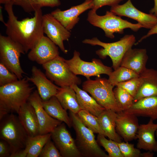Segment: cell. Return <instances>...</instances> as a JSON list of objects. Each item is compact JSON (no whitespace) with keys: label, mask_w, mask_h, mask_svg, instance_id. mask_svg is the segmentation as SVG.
<instances>
[{"label":"cell","mask_w":157,"mask_h":157,"mask_svg":"<svg viewBox=\"0 0 157 157\" xmlns=\"http://www.w3.org/2000/svg\"><path fill=\"white\" fill-rule=\"evenodd\" d=\"M69 115L76 132V144L82 156L108 157L99 146L94 133L83 124L77 114L69 111Z\"/></svg>","instance_id":"cell-6"},{"label":"cell","mask_w":157,"mask_h":157,"mask_svg":"<svg viewBox=\"0 0 157 157\" xmlns=\"http://www.w3.org/2000/svg\"><path fill=\"white\" fill-rule=\"evenodd\" d=\"M117 144L124 157H142V153L140 149L134 147L133 144L125 141Z\"/></svg>","instance_id":"cell-35"},{"label":"cell","mask_w":157,"mask_h":157,"mask_svg":"<svg viewBox=\"0 0 157 157\" xmlns=\"http://www.w3.org/2000/svg\"><path fill=\"white\" fill-rule=\"evenodd\" d=\"M113 86L105 78L97 77L95 80L87 79L83 83V89L89 93L100 105L106 109L118 113L122 111L114 96Z\"/></svg>","instance_id":"cell-7"},{"label":"cell","mask_w":157,"mask_h":157,"mask_svg":"<svg viewBox=\"0 0 157 157\" xmlns=\"http://www.w3.org/2000/svg\"><path fill=\"white\" fill-rule=\"evenodd\" d=\"M58 47L47 37L43 36L28 54L30 60L43 65L59 56Z\"/></svg>","instance_id":"cell-15"},{"label":"cell","mask_w":157,"mask_h":157,"mask_svg":"<svg viewBox=\"0 0 157 157\" xmlns=\"http://www.w3.org/2000/svg\"><path fill=\"white\" fill-rule=\"evenodd\" d=\"M71 87L76 93L77 100L81 109L86 110L97 117L106 109L86 91L80 89L77 85H74Z\"/></svg>","instance_id":"cell-27"},{"label":"cell","mask_w":157,"mask_h":157,"mask_svg":"<svg viewBox=\"0 0 157 157\" xmlns=\"http://www.w3.org/2000/svg\"><path fill=\"white\" fill-rule=\"evenodd\" d=\"M65 110L77 114L81 109L77 100L76 93L71 86L60 87L55 95Z\"/></svg>","instance_id":"cell-28"},{"label":"cell","mask_w":157,"mask_h":157,"mask_svg":"<svg viewBox=\"0 0 157 157\" xmlns=\"http://www.w3.org/2000/svg\"><path fill=\"white\" fill-rule=\"evenodd\" d=\"M140 76L143 81L134 97V102L143 98L157 96V70L146 68Z\"/></svg>","instance_id":"cell-23"},{"label":"cell","mask_w":157,"mask_h":157,"mask_svg":"<svg viewBox=\"0 0 157 157\" xmlns=\"http://www.w3.org/2000/svg\"><path fill=\"white\" fill-rule=\"evenodd\" d=\"M18 80L17 76L4 65L0 63V86L15 82Z\"/></svg>","instance_id":"cell-36"},{"label":"cell","mask_w":157,"mask_h":157,"mask_svg":"<svg viewBox=\"0 0 157 157\" xmlns=\"http://www.w3.org/2000/svg\"><path fill=\"white\" fill-rule=\"evenodd\" d=\"M97 140L107 152L108 157H124L117 142L100 134H98Z\"/></svg>","instance_id":"cell-33"},{"label":"cell","mask_w":157,"mask_h":157,"mask_svg":"<svg viewBox=\"0 0 157 157\" xmlns=\"http://www.w3.org/2000/svg\"><path fill=\"white\" fill-rule=\"evenodd\" d=\"M113 89L117 105L122 111L129 108L134 102V97L124 88L117 86Z\"/></svg>","instance_id":"cell-32"},{"label":"cell","mask_w":157,"mask_h":157,"mask_svg":"<svg viewBox=\"0 0 157 157\" xmlns=\"http://www.w3.org/2000/svg\"><path fill=\"white\" fill-rule=\"evenodd\" d=\"M154 121L150 119L147 124L140 125L136 136L137 148L157 152V141L155 136L157 124L154 123Z\"/></svg>","instance_id":"cell-19"},{"label":"cell","mask_w":157,"mask_h":157,"mask_svg":"<svg viewBox=\"0 0 157 157\" xmlns=\"http://www.w3.org/2000/svg\"><path fill=\"white\" fill-rule=\"evenodd\" d=\"M117 116V113L111 110L106 109L97 117V119L106 137L119 142H122V138L116 130Z\"/></svg>","instance_id":"cell-25"},{"label":"cell","mask_w":157,"mask_h":157,"mask_svg":"<svg viewBox=\"0 0 157 157\" xmlns=\"http://www.w3.org/2000/svg\"><path fill=\"white\" fill-rule=\"evenodd\" d=\"M155 134H156V137H157V130H156V131Z\"/></svg>","instance_id":"cell-45"},{"label":"cell","mask_w":157,"mask_h":157,"mask_svg":"<svg viewBox=\"0 0 157 157\" xmlns=\"http://www.w3.org/2000/svg\"><path fill=\"white\" fill-rule=\"evenodd\" d=\"M137 117L135 115L123 111L117 113L116 131L125 142L136 139L140 125Z\"/></svg>","instance_id":"cell-17"},{"label":"cell","mask_w":157,"mask_h":157,"mask_svg":"<svg viewBox=\"0 0 157 157\" xmlns=\"http://www.w3.org/2000/svg\"><path fill=\"white\" fill-rule=\"evenodd\" d=\"M156 34H157V23L152 28L150 29L146 35L142 37L137 43H135L134 45H137L144 39L152 35Z\"/></svg>","instance_id":"cell-40"},{"label":"cell","mask_w":157,"mask_h":157,"mask_svg":"<svg viewBox=\"0 0 157 157\" xmlns=\"http://www.w3.org/2000/svg\"><path fill=\"white\" fill-rule=\"evenodd\" d=\"M51 133V138L62 157L83 156L64 123L62 122Z\"/></svg>","instance_id":"cell-11"},{"label":"cell","mask_w":157,"mask_h":157,"mask_svg":"<svg viewBox=\"0 0 157 157\" xmlns=\"http://www.w3.org/2000/svg\"><path fill=\"white\" fill-rule=\"evenodd\" d=\"M65 60L59 55L42 65L47 77L60 87L80 84L81 79L72 71Z\"/></svg>","instance_id":"cell-8"},{"label":"cell","mask_w":157,"mask_h":157,"mask_svg":"<svg viewBox=\"0 0 157 157\" xmlns=\"http://www.w3.org/2000/svg\"><path fill=\"white\" fill-rule=\"evenodd\" d=\"M2 7L1 6H0V21L3 22V24L5 22L4 21L3 17L2 14Z\"/></svg>","instance_id":"cell-44"},{"label":"cell","mask_w":157,"mask_h":157,"mask_svg":"<svg viewBox=\"0 0 157 157\" xmlns=\"http://www.w3.org/2000/svg\"><path fill=\"white\" fill-rule=\"evenodd\" d=\"M148 59L146 49L131 48L124 55L120 66L130 69L140 75L147 68Z\"/></svg>","instance_id":"cell-20"},{"label":"cell","mask_w":157,"mask_h":157,"mask_svg":"<svg viewBox=\"0 0 157 157\" xmlns=\"http://www.w3.org/2000/svg\"><path fill=\"white\" fill-rule=\"evenodd\" d=\"M28 101L34 108L38 121L40 127L39 134L51 133L62 122L51 117L44 108L42 99L37 90L33 92Z\"/></svg>","instance_id":"cell-16"},{"label":"cell","mask_w":157,"mask_h":157,"mask_svg":"<svg viewBox=\"0 0 157 157\" xmlns=\"http://www.w3.org/2000/svg\"><path fill=\"white\" fill-rule=\"evenodd\" d=\"M34 89L26 77L0 86V120L8 114H17L28 101Z\"/></svg>","instance_id":"cell-2"},{"label":"cell","mask_w":157,"mask_h":157,"mask_svg":"<svg viewBox=\"0 0 157 157\" xmlns=\"http://www.w3.org/2000/svg\"><path fill=\"white\" fill-rule=\"evenodd\" d=\"M51 138V133L29 136L25 148L11 157H38L45 144Z\"/></svg>","instance_id":"cell-24"},{"label":"cell","mask_w":157,"mask_h":157,"mask_svg":"<svg viewBox=\"0 0 157 157\" xmlns=\"http://www.w3.org/2000/svg\"><path fill=\"white\" fill-rule=\"evenodd\" d=\"M123 111L137 117H149L154 120L156 119L157 96L147 97L140 99L134 102L129 108Z\"/></svg>","instance_id":"cell-21"},{"label":"cell","mask_w":157,"mask_h":157,"mask_svg":"<svg viewBox=\"0 0 157 157\" xmlns=\"http://www.w3.org/2000/svg\"><path fill=\"white\" fill-rule=\"evenodd\" d=\"M15 0H0V3L1 4H5L8 2L13 1L14 2Z\"/></svg>","instance_id":"cell-43"},{"label":"cell","mask_w":157,"mask_h":157,"mask_svg":"<svg viewBox=\"0 0 157 157\" xmlns=\"http://www.w3.org/2000/svg\"><path fill=\"white\" fill-rule=\"evenodd\" d=\"M11 155L10 147L5 141H0V157H9Z\"/></svg>","instance_id":"cell-39"},{"label":"cell","mask_w":157,"mask_h":157,"mask_svg":"<svg viewBox=\"0 0 157 157\" xmlns=\"http://www.w3.org/2000/svg\"><path fill=\"white\" fill-rule=\"evenodd\" d=\"M42 26L44 33L59 48L65 53L67 50L65 49L63 41L68 40L71 33L51 13L43 15Z\"/></svg>","instance_id":"cell-12"},{"label":"cell","mask_w":157,"mask_h":157,"mask_svg":"<svg viewBox=\"0 0 157 157\" xmlns=\"http://www.w3.org/2000/svg\"><path fill=\"white\" fill-rule=\"evenodd\" d=\"M154 7L149 11L150 13L152 14L157 17V0H154Z\"/></svg>","instance_id":"cell-41"},{"label":"cell","mask_w":157,"mask_h":157,"mask_svg":"<svg viewBox=\"0 0 157 157\" xmlns=\"http://www.w3.org/2000/svg\"><path fill=\"white\" fill-rule=\"evenodd\" d=\"M83 124L94 133L104 135V133L99 122L97 117L88 111L81 109L77 114Z\"/></svg>","instance_id":"cell-31"},{"label":"cell","mask_w":157,"mask_h":157,"mask_svg":"<svg viewBox=\"0 0 157 157\" xmlns=\"http://www.w3.org/2000/svg\"><path fill=\"white\" fill-rule=\"evenodd\" d=\"M25 53L22 46L9 37L0 34V61L10 71L15 74L18 79L23 78L25 73L21 67L20 57Z\"/></svg>","instance_id":"cell-9"},{"label":"cell","mask_w":157,"mask_h":157,"mask_svg":"<svg viewBox=\"0 0 157 157\" xmlns=\"http://www.w3.org/2000/svg\"><path fill=\"white\" fill-rule=\"evenodd\" d=\"M42 104L45 110L51 117L63 122L70 128L72 126L67 110L63 107L55 96L47 100H42Z\"/></svg>","instance_id":"cell-26"},{"label":"cell","mask_w":157,"mask_h":157,"mask_svg":"<svg viewBox=\"0 0 157 157\" xmlns=\"http://www.w3.org/2000/svg\"><path fill=\"white\" fill-rule=\"evenodd\" d=\"M17 114L20 122L29 136L40 134L39 125L36 113L28 101L21 107Z\"/></svg>","instance_id":"cell-22"},{"label":"cell","mask_w":157,"mask_h":157,"mask_svg":"<svg viewBox=\"0 0 157 157\" xmlns=\"http://www.w3.org/2000/svg\"><path fill=\"white\" fill-rule=\"evenodd\" d=\"M143 81L142 78L140 75L138 77L119 83L116 86L124 88L134 97L140 88Z\"/></svg>","instance_id":"cell-34"},{"label":"cell","mask_w":157,"mask_h":157,"mask_svg":"<svg viewBox=\"0 0 157 157\" xmlns=\"http://www.w3.org/2000/svg\"><path fill=\"white\" fill-rule=\"evenodd\" d=\"M14 2L5 4V9L8 19L4 25L7 36L21 45L25 53L33 49L44 35L42 26V13L41 8L34 12L33 17L19 20L13 9Z\"/></svg>","instance_id":"cell-1"},{"label":"cell","mask_w":157,"mask_h":157,"mask_svg":"<svg viewBox=\"0 0 157 157\" xmlns=\"http://www.w3.org/2000/svg\"><path fill=\"white\" fill-rule=\"evenodd\" d=\"M49 139L44 145L39 156L40 157H62L54 142Z\"/></svg>","instance_id":"cell-37"},{"label":"cell","mask_w":157,"mask_h":157,"mask_svg":"<svg viewBox=\"0 0 157 157\" xmlns=\"http://www.w3.org/2000/svg\"><path fill=\"white\" fill-rule=\"evenodd\" d=\"M135 41V38L133 35H126L119 40L113 42H103L96 37L85 39L82 42L92 46L98 45L102 47V48L96 51V54L103 59L109 56L112 60V67L114 70L120 66L124 55L132 48Z\"/></svg>","instance_id":"cell-4"},{"label":"cell","mask_w":157,"mask_h":157,"mask_svg":"<svg viewBox=\"0 0 157 157\" xmlns=\"http://www.w3.org/2000/svg\"><path fill=\"white\" fill-rule=\"evenodd\" d=\"M80 56L79 52L75 50L71 59L65 60L70 69L76 75H83L89 79L93 76L100 77L102 74L108 76L113 71L111 67L105 65L100 60L94 58L91 62H87Z\"/></svg>","instance_id":"cell-10"},{"label":"cell","mask_w":157,"mask_h":157,"mask_svg":"<svg viewBox=\"0 0 157 157\" xmlns=\"http://www.w3.org/2000/svg\"><path fill=\"white\" fill-rule=\"evenodd\" d=\"M31 72V77H26L29 81L35 85L42 100H47L55 96L60 87L53 83L46 74L37 67L33 66Z\"/></svg>","instance_id":"cell-18"},{"label":"cell","mask_w":157,"mask_h":157,"mask_svg":"<svg viewBox=\"0 0 157 157\" xmlns=\"http://www.w3.org/2000/svg\"><path fill=\"white\" fill-rule=\"evenodd\" d=\"M87 20L93 26L102 29L105 36L111 39L114 38L115 33L123 34L126 28H130L136 32L143 27L139 23L133 24L123 19L110 11H107L105 15L100 16L91 9L88 14Z\"/></svg>","instance_id":"cell-5"},{"label":"cell","mask_w":157,"mask_h":157,"mask_svg":"<svg viewBox=\"0 0 157 157\" xmlns=\"http://www.w3.org/2000/svg\"><path fill=\"white\" fill-rule=\"evenodd\" d=\"M110 11L118 16H125L135 20L143 28L147 29H151L157 23V17L138 10L133 5L131 0H128L122 5L111 6Z\"/></svg>","instance_id":"cell-13"},{"label":"cell","mask_w":157,"mask_h":157,"mask_svg":"<svg viewBox=\"0 0 157 157\" xmlns=\"http://www.w3.org/2000/svg\"><path fill=\"white\" fill-rule=\"evenodd\" d=\"M154 155L153 152L148 151L147 152L142 153V157H152Z\"/></svg>","instance_id":"cell-42"},{"label":"cell","mask_w":157,"mask_h":157,"mask_svg":"<svg viewBox=\"0 0 157 157\" xmlns=\"http://www.w3.org/2000/svg\"><path fill=\"white\" fill-rule=\"evenodd\" d=\"M123 0H93L94 7L92 9L96 12L102 7L106 6H111L118 4Z\"/></svg>","instance_id":"cell-38"},{"label":"cell","mask_w":157,"mask_h":157,"mask_svg":"<svg viewBox=\"0 0 157 157\" xmlns=\"http://www.w3.org/2000/svg\"><path fill=\"white\" fill-rule=\"evenodd\" d=\"M61 4L60 0H15L14 5L21 7L26 12L30 13L44 7H53Z\"/></svg>","instance_id":"cell-29"},{"label":"cell","mask_w":157,"mask_h":157,"mask_svg":"<svg viewBox=\"0 0 157 157\" xmlns=\"http://www.w3.org/2000/svg\"><path fill=\"white\" fill-rule=\"evenodd\" d=\"M139 76V75L133 71L120 66L110 73L108 76V79L109 82L115 86L119 83Z\"/></svg>","instance_id":"cell-30"},{"label":"cell","mask_w":157,"mask_h":157,"mask_svg":"<svg viewBox=\"0 0 157 157\" xmlns=\"http://www.w3.org/2000/svg\"><path fill=\"white\" fill-rule=\"evenodd\" d=\"M93 0H85L79 5L73 6L65 10L57 8L50 13L67 29H72L79 20V16L94 7Z\"/></svg>","instance_id":"cell-14"},{"label":"cell","mask_w":157,"mask_h":157,"mask_svg":"<svg viewBox=\"0 0 157 157\" xmlns=\"http://www.w3.org/2000/svg\"><path fill=\"white\" fill-rule=\"evenodd\" d=\"M29 136L18 116L13 113L7 115L0 120V139L9 145L10 157L25 148Z\"/></svg>","instance_id":"cell-3"}]
</instances>
